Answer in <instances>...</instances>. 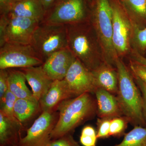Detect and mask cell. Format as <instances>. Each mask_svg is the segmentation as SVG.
<instances>
[{"label": "cell", "mask_w": 146, "mask_h": 146, "mask_svg": "<svg viewBox=\"0 0 146 146\" xmlns=\"http://www.w3.org/2000/svg\"><path fill=\"white\" fill-rule=\"evenodd\" d=\"M39 110V102L36 100L17 98L14 106V115L22 124L31 119Z\"/></svg>", "instance_id": "ffe728a7"}, {"label": "cell", "mask_w": 146, "mask_h": 146, "mask_svg": "<svg viewBox=\"0 0 146 146\" xmlns=\"http://www.w3.org/2000/svg\"><path fill=\"white\" fill-rule=\"evenodd\" d=\"M129 16L133 23L139 24L146 21V0H123Z\"/></svg>", "instance_id": "44dd1931"}, {"label": "cell", "mask_w": 146, "mask_h": 146, "mask_svg": "<svg viewBox=\"0 0 146 146\" xmlns=\"http://www.w3.org/2000/svg\"><path fill=\"white\" fill-rule=\"evenodd\" d=\"M13 0H0L1 15H8L13 4Z\"/></svg>", "instance_id": "d6a6232c"}, {"label": "cell", "mask_w": 146, "mask_h": 146, "mask_svg": "<svg viewBox=\"0 0 146 146\" xmlns=\"http://www.w3.org/2000/svg\"><path fill=\"white\" fill-rule=\"evenodd\" d=\"M63 80L72 98L85 93L94 94L98 88L91 71L77 58Z\"/></svg>", "instance_id": "30bf717a"}, {"label": "cell", "mask_w": 146, "mask_h": 146, "mask_svg": "<svg viewBox=\"0 0 146 146\" xmlns=\"http://www.w3.org/2000/svg\"><path fill=\"white\" fill-rule=\"evenodd\" d=\"M17 98L9 90L0 100V112L12 119L18 121L14 115V108Z\"/></svg>", "instance_id": "cb8c5ba5"}, {"label": "cell", "mask_w": 146, "mask_h": 146, "mask_svg": "<svg viewBox=\"0 0 146 146\" xmlns=\"http://www.w3.org/2000/svg\"><path fill=\"white\" fill-rule=\"evenodd\" d=\"M76 58L70 50L65 48L48 58L42 64V68L53 81L63 80Z\"/></svg>", "instance_id": "7c38bea8"}, {"label": "cell", "mask_w": 146, "mask_h": 146, "mask_svg": "<svg viewBox=\"0 0 146 146\" xmlns=\"http://www.w3.org/2000/svg\"><path fill=\"white\" fill-rule=\"evenodd\" d=\"M23 124L0 112V146H13L19 143Z\"/></svg>", "instance_id": "ac0fdd59"}, {"label": "cell", "mask_w": 146, "mask_h": 146, "mask_svg": "<svg viewBox=\"0 0 146 146\" xmlns=\"http://www.w3.org/2000/svg\"><path fill=\"white\" fill-rule=\"evenodd\" d=\"M9 90L8 70H0V100L2 99Z\"/></svg>", "instance_id": "f546056e"}, {"label": "cell", "mask_w": 146, "mask_h": 146, "mask_svg": "<svg viewBox=\"0 0 146 146\" xmlns=\"http://www.w3.org/2000/svg\"><path fill=\"white\" fill-rule=\"evenodd\" d=\"M113 36L112 42L119 57L130 52L133 22L127 13L117 4H111Z\"/></svg>", "instance_id": "9c48e42d"}, {"label": "cell", "mask_w": 146, "mask_h": 146, "mask_svg": "<svg viewBox=\"0 0 146 146\" xmlns=\"http://www.w3.org/2000/svg\"><path fill=\"white\" fill-rule=\"evenodd\" d=\"M8 16L6 43L30 44L33 35L40 23L29 18Z\"/></svg>", "instance_id": "8fae6325"}, {"label": "cell", "mask_w": 146, "mask_h": 146, "mask_svg": "<svg viewBox=\"0 0 146 146\" xmlns=\"http://www.w3.org/2000/svg\"><path fill=\"white\" fill-rule=\"evenodd\" d=\"M56 111L42 112L27 129L25 136L21 138L19 146H49L52 141L51 135L58 117V112Z\"/></svg>", "instance_id": "ba28073f"}, {"label": "cell", "mask_w": 146, "mask_h": 146, "mask_svg": "<svg viewBox=\"0 0 146 146\" xmlns=\"http://www.w3.org/2000/svg\"><path fill=\"white\" fill-rule=\"evenodd\" d=\"M91 23L101 49L104 62L115 65L119 57L112 42V8L109 0H96Z\"/></svg>", "instance_id": "3957f363"}, {"label": "cell", "mask_w": 146, "mask_h": 146, "mask_svg": "<svg viewBox=\"0 0 146 146\" xmlns=\"http://www.w3.org/2000/svg\"><path fill=\"white\" fill-rule=\"evenodd\" d=\"M44 7L45 10L48 11L54 4L57 0H39Z\"/></svg>", "instance_id": "e575fe53"}, {"label": "cell", "mask_w": 146, "mask_h": 146, "mask_svg": "<svg viewBox=\"0 0 146 146\" xmlns=\"http://www.w3.org/2000/svg\"><path fill=\"white\" fill-rule=\"evenodd\" d=\"M46 11L39 0H22L13 3L8 15L32 19L41 23Z\"/></svg>", "instance_id": "2e32d148"}, {"label": "cell", "mask_w": 146, "mask_h": 146, "mask_svg": "<svg viewBox=\"0 0 146 146\" xmlns=\"http://www.w3.org/2000/svg\"><path fill=\"white\" fill-rule=\"evenodd\" d=\"M86 18L84 0H57L42 23L68 25L85 22Z\"/></svg>", "instance_id": "52a82bcc"}, {"label": "cell", "mask_w": 146, "mask_h": 146, "mask_svg": "<svg viewBox=\"0 0 146 146\" xmlns=\"http://www.w3.org/2000/svg\"><path fill=\"white\" fill-rule=\"evenodd\" d=\"M72 98L63 80H54L46 95L39 100L42 112H54L57 110L63 101Z\"/></svg>", "instance_id": "9a60e30c"}, {"label": "cell", "mask_w": 146, "mask_h": 146, "mask_svg": "<svg viewBox=\"0 0 146 146\" xmlns=\"http://www.w3.org/2000/svg\"><path fill=\"white\" fill-rule=\"evenodd\" d=\"M118 76L117 98L123 116L134 126L145 127L142 95L132 74L118 58L115 62Z\"/></svg>", "instance_id": "7a4b0ae2"}, {"label": "cell", "mask_w": 146, "mask_h": 146, "mask_svg": "<svg viewBox=\"0 0 146 146\" xmlns=\"http://www.w3.org/2000/svg\"><path fill=\"white\" fill-rule=\"evenodd\" d=\"M91 72L98 88L117 95L119 82L118 73L112 65L103 62Z\"/></svg>", "instance_id": "e0dca14e"}, {"label": "cell", "mask_w": 146, "mask_h": 146, "mask_svg": "<svg viewBox=\"0 0 146 146\" xmlns=\"http://www.w3.org/2000/svg\"><path fill=\"white\" fill-rule=\"evenodd\" d=\"M113 146H146V127L134 126L121 143Z\"/></svg>", "instance_id": "7402d4cb"}, {"label": "cell", "mask_w": 146, "mask_h": 146, "mask_svg": "<svg viewBox=\"0 0 146 146\" xmlns=\"http://www.w3.org/2000/svg\"><path fill=\"white\" fill-rule=\"evenodd\" d=\"M94 94L99 118L111 119L123 116L116 96L101 88H98Z\"/></svg>", "instance_id": "5bb4252c"}, {"label": "cell", "mask_w": 146, "mask_h": 146, "mask_svg": "<svg viewBox=\"0 0 146 146\" xmlns=\"http://www.w3.org/2000/svg\"><path fill=\"white\" fill-rule=\"evenodd\" d=\"M131 42L135 48L138 52L146 51V28H142L139 25L133 23V31Z\"/></svg>", "instance_id": "603a6c76"}, {"label": "cell", "mask_w": 146, "mask_h": 146, "mask_svg": "<svg viewBox=\"0 0 146 146\" xmlns=\"http://www.w3.org/2000/svg\"><path fill=\"white\" fill-rule=\"evenodd\" d=\"M13 146H19V145H18V144H17V145H13Z\"/></svg>", "instance_id": "8d00e7d4"}, {"label": "cell", "mask_w": 146, "mask_h": 146, "mask_svg": "<svg viewBox=\"0 0 146 146\" xmlns=\"http://www.w3.org/2000/svg\"><path fill=\"white\" fill-rule=\"evenodd\" d=\"M110 119H98L97 122V135L98 139L107 138L110 136Z\"/></svg>", "instance_id": "4316f807"}, {"label": "cell", "mask_w": 146, "mask_h": 146, "mask_svg": "<svg viewBox=\"0 0 146 146\" xmlns=\"http://www.w3.org/2000/svg\"><path fill=\"white\" fill-rule=\"evenodd\" d=\"M43 63L30 44L6 43L0 47V70L28 68Z\"/></svg>", "instance_id": "8992f818"}, {"label": "cell", "mask_w": 146, "mask_h": 146, "mask_svg": "<svg viewBox=\"0 0 146 146\" xmlns=\"http://www.w3.org/2000/svg\"><path fill=\"white\" fill-rule=\"evenodd\" d=\"M135 82L138 86L139 90L141 91L143 100V115L144 122H145V127H146V85L141 80L133 75Z\"/></svg>", "instance_id": "4dcf8cb0"}, {"label": "cell", "mask_w": 146, "mask_h": 146, "mask_svg": "<svg viewBox=\"0 0 146 146\" xmlns=\"http://www.w3.org/2000/svg\"><path fill=\"white\" fill-rule=\"evenodd\" d=\"M49 146H80L72 134H68L52 141Z\"/></svg>", "instance_id": "f1b7e54d"}, {"label": "cell", "mask_w": 146, "mask_h": 146, "mask_svg": "<svg viewBox=\"0 0 146 146\" xmlns=\"http://www.w3.org/2000/svg\"><path fill=\"white\" fill-rule=\"evenodd\" d=\"M22 1V0H13V3L19 1Z\"/></svg>", "instance_id": "d590c367"}, {"label": "cell", "mask_w": 146, "mask_h": 146, "mask_svg": "<svg viewBox=\"0 0 146 146\" xmlns=\"http://www.w3.org/2000/svg\"><path fill=\"white\" fill-rule=\"evenodd\" d=\"M8 15L0 16V47L5 44V34L8 22Z\"/></svg>", "instance_id": "1f68e13d"}, {"label": "cell", "mask_w": 146, "mask_h": 146, "mask_svg": "<svg viewBox=\"0 0 146 146\" xmlns=\"http://www.w3.org/2000/svg\"><path fill=\"white\" fill-rule=\"evenodd\" d=\"M30 45L44 62L55 52L68 48L67 26L40 23Z\"/></svg>", "instance_id": "5b68a950"}, {"label": "cell", "mask_w": 146, "mask_h": 146, "mask_svg": "<svg viewBox=\"0 0 146 146\" xmlns=\"http://www.w3.org/2000/svg\"><path fill=\"white\" fill-rule=\"evenodd\" d=\"M97 132L95 129L90 125H86L82 129L80 137V142L83 146H96Z\"/></svg>", "instance_id": "484cf974"}, {"label": "cell", "mask_w": 146, "mask_h": 146, "mask_svg": "<svg viewBox=\"0 0 146 146\" xmlns=\"http://www.w3.org/2000/svg\"><path fill=\"white\" fill-rule=\"evenodd\" d=\"M19 70L23 73L31 86L33 96L39 102L46 94L54 81L45 73L42 65L19 68Z\"/></svg>", "instance_id": "4fadbf2b"}, {"label": "cell", "mask_w": 146, "mask_h": 146, "mask_svg": "<svg viewBox=\"0 0 146 146\" xmlns=\"http://www.w3.org/2000/svg\"><path fill=\"white\" fill-rule=\"evenodd\" d=\"M86 23L66 25L68 48L76 58L92 71L101 63L92 28Z\"/></svg>", "instance_id": "277c9868"}, {"label": "cell", "mask_w": 146, "mask_h": 146, "mask_svg": "<svg viewBox=\"0 0 146 146\" xmlns=\"http://www.w3.org/2000/svg\"><path fill=\"white\" fill-rule=\"evenodd\" d=\"M7 70L9 91L17 98L36 100L27 86V80L23 73L20 70L13 68Z\"/></svg>", "instance_id": "d6986e66"}, {"label": "cell", "mask_w": 146, "mask_h": 146, "mask_svg": "<svg viewBox=\"0 0 146 146\" xmlns=\"http://www.w3.org/2000/svg\"><path fill=\"white\" fill-rule=\"evenodd\" d=\"M58 117L51 135L52 141L73 131L97 114L96 100L91 94L85 93L65 100L58 106Z\"/></svg>", "instance_id": "6da1fadb"}, {"label": "cell", "mask_w": 146, "mask_h": 146, "mask_svg": "<svg viewBox=\"0 0 146 146\" xmlns=\"http://www.w3.org/2000/svg\"><path fill=\"white\" fill-rule=\"evenodd\" d=\"M129 123L127 119L124 116L111 119L110 129V136L120 137L125 134Z\"/></svg>", "instance_id": "d4e9b609"}, {"label": "cell", "mask_w": 146, "mask_h": 146, "mask_svg": "<svg viewBox=\"0 0 146 146\" xmlns=\"http://www.w3.org/2000/svg\"><path fill=\"white\" fill-rule=\"evenodd\" d=\"M129 68L133 75L141 80L146 85V66L131 60Z\"/></svg>", "instance_id": "83f0119b"}, {"label": "cell", "mask_w": 146, "mask_h": 146, "mask_svg": "<svg viewBox=\"0 0 146 146\" xmlns=\"http://www.w3.org/2000/svg\"><path fill=\"white\" fill-rule=\"evenodd\" d=\"M131 55V60L146 66V57L138 52V51L134 49L132 50Z\"/></svg>", "instance_id": "836d02e7"}]
</instances>
